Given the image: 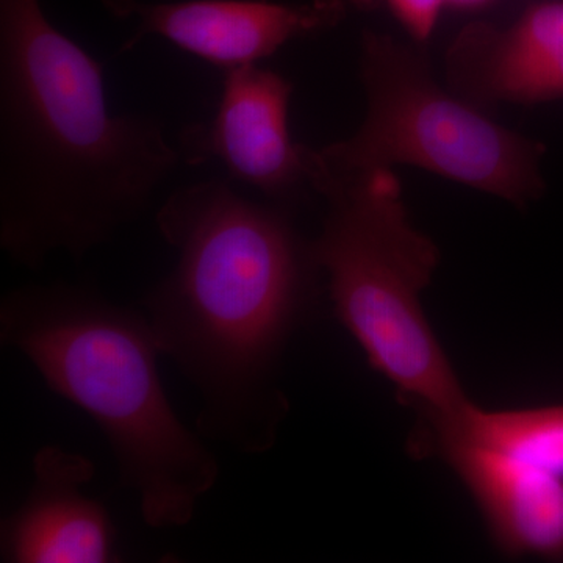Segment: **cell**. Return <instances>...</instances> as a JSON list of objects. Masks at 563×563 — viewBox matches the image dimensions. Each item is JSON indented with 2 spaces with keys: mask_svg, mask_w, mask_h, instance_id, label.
Here are the masks:
<instances>
[{
  "mask_svg": "<svg viewBox=\"0 0 563 563\" xmlns=\"http://www.w3.org/2000/svg\"><path fill=\"white\" fill-rule=\"evenodd\" d=\"M446 2L459 7H476L483 5L487 0H446Z\"/></svg>",
  "mask_w": 563,
  "mask_h": 563,
  "instance_id": "obj_13",
  "label": "cell"
},
{
  "mask_svg": "<svg viewBox=\"0 0 563 563\" xmlns=\"http://www.w3.org/2000/svg\"><path fill=\"white\" fill-rule=\"evenodd\" d=\"M358 73L366 95L365 121L351 139L321 150L309 147L310 187L317 176L342 179L409 165L515 206L542 195V144L444 91L421 55L391 36L365 32Z\"/></svg>",
  "mask_w": 563,
  "mask_h": 563,
  "instance_id": "obj_5",
  "label": "cell"
},
{
  "mask_svg": "<svg viewBox=\"0 0 563 563\" xmlns=\"http://www.w3.org/2000/svg\"><path fill=\"white\" fill-rule=\"evenodd\" d=\"M0 339L98 424L144 523H190L220 479V462L174 412L146 314L84 285H27L3 296Z\"/></svg>",
  "mask_w": 563,
  "mask_h": 563,
  "instance_id": "obj_3",
  "label": "cell"
},
{
  "mask_svg": "<svg viewBox=\"0 0 563 563\" xmlns=\"http://www.w3.org/2000/svg\"><path fill=\"white\" fill-rule=\"evenodd\" d=\"M181 163L157 118L113 114L103 66L41 0H0V247L80 262L150 209Z\"/></svg>",
  "mask_w": 563,
  "mask_h": 563,
  "instance_id": "obj_1",
  "label": "cell"
},
{
  "mask_svg": "<svg viewBox=\"0 0 563 563\" xmlns=\"http://www.w3.org/2000/svg\"><path fill=\"white\" fill-rule=\"evenodd\" d=\"M312 188L329 203L310 244L336 318L369 365L429 420L459 412L468 398L421 306L439 250L410 222L398 177L391 168L318 176Z\"/></svg>",
  "mask_w": 563,
  "mask_h": 563,
  "instance_id": "obj_4",
  "label": "cell"
},
{
  "mask_svg": "<svg viewBox=\"0 0 563 563\" xmlns=\"http://www.w3.org/2000/svg\"><path fill=\"white\" fill-rule=\"evenodd\" d=\"M350 2L351 5H363L369 0H350ZM384 2L415 40L426 41L435 31L440 11L446 0H384Z\"/></svg>",
  "mask_w": 563,
  "mask_h": 563,
  "instance_id": "obj_12",
  "label": "cell"
},
{
  "mask_svg": "<svg viewBox=\"0 0 563 563\" xmlns=\"http://www.w3.org/2000/svg\"><path fill=\"white\" fill-rule=\"evenodd\" d=\"M111 16L135 22V32L118 54L132 51L146 36H161L179 49L224 70L257 65L280 47L335 27L350 0H99Z\"/></svg>",
  "mask_w": 563,
  "mask_h": 563,
  "instance_id": "obj_7",
  "label": "cell"
},
{
  "mask_svg": "<svg viewBox=\"0 0 563 563\" xmlns=\"http://www.w3.org/2000/svg\"><path fill=\"white\" fill-rule=\"evenodd\" d=\"M155 222L177 254L143 298L162 355L201 396L202 437L263 453L285 407L277 361L320 269L312 244L279 203L251 201L221 179L177 188Z\"/></svg>",
  "mask_w": 563,
  "mask_h": 563,
  "instance_id": "obj_2",
  "label": "cell"
},
{
  "mask_svg": "<svg viewBox=\"0 0 563 563\" xmlns=\"http://www.w3.org/2000/svg\"><path fill=\"white\" fill-rule=\"evenodd\" d=\"M448 76L474 102L540 103L563 98V0L526 11L510 27L477 22L448 51Z\"/></svg>",
  "mask_w": 563,
  "mask_h": 563,
  "instance_id": "obj_9",
  "label": "cell"
},
{
  "mask_svg": "<svg viewBox=\"0 0 563 563\" xmlns=\"http://www.w3.org/2000/svg\"><path fill=\"white\" fill-rule=\"evenodd\" d=\"M96 465L55 444L33 457V484L25 501L0 526L3 563H118V529L98 499L84 488Z\"/></svg>",
  "mask_w": 563,
  "mask_h": 563,
  "instance_id": "obj_8",
  "label": "cell"
},
{
  "mask_svg": "<svg viewBox=\"0 0 563 563\" xmlns=\"http://www.w3.org/2000/svg\"><path fill=\"white\" fill-rule=\"evenodd\" d=\"M291 95V81L274 70L257 65L224 70L217 113L185 125L177 136L181 162H220L229 179L250 185L269 202L291 201L310 187L309 147L295 143L288 131Z\"/></svg>",
  "mask_w": 563,
  "mask_h": 563,
  "instance_id": "obj_6",
  "label": "cell"
},
{
  "mask_svg": "<svg viewBox=\"0 0 563 563\" xmlns=\"http://www.w3.org/2000/svg\"><path fill=\"white\" fill-rule=\"evenodd\" d=\"M433 437H453L563 479V406L488 412L473 402L432 418Z\"/></svg>",
  "mask_w": 563,
  "mask_h": 563,
  "instance_id": "obj_11",
  "label": "cell"
},
{
  "mask_svg": "<svg viewBox=\"0 0 563 563\" xmlns=\"http://www.w3.org/2000/svg\"><path fill=\"white\" fill-rule=\"evenodd\" d=\"M433 443L472 493L504 554L563 559L562 477L453 437H433Z\"/></svg>",
  "mask_w": 563,
  "mask_h": 563,
  "instance_id": "obj_10",
  "label": "cell"
}]
</instances>
